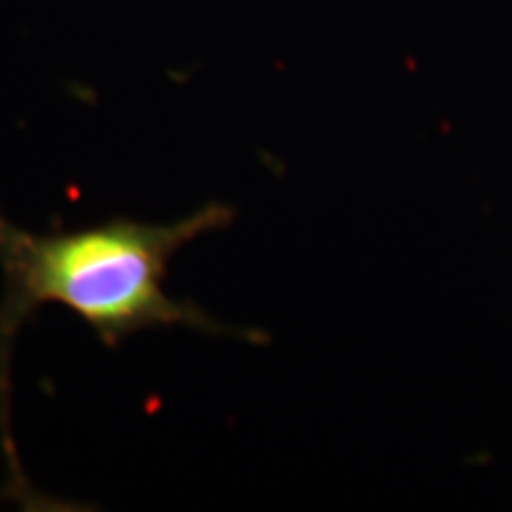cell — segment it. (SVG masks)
<instances>
[{
  "instance_id": "obj_1",
  "label": "cell",
  "mask_w": 512,
  "mask_h": 512,
  "mask_svg": "<svg viewBox=\"0 0 512 512\" xmlns=\"http://www.w3.org/2000/svg\"><path fill=\"white\" fill-rule=\"evenodd\" d=\"M235 209L209 202L174 223L114 219L67 233H29L0 214V266L5 297L0 304V411L3 441L8 437V349L31 313L46 304L67 306L88 323L105 347L150 328H185L221 337L264 342L256 330H238L188 299L166 292V275L176 252L200 235L228 228Z\"/></svg>"
}]
</instances>
